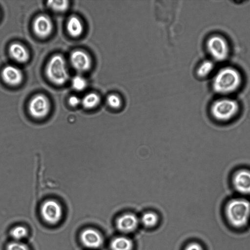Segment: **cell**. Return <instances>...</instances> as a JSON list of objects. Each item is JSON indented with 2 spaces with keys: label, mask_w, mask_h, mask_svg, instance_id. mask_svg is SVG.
Listing matches in <instances>:
<instances>
[{
  "label": "cell",
  "mask_w": 250,
  "mask_h": 250,
  "mask_svg": "<svg viewBox=\"0 0 250 250\" xmlns=\"http://www.w3.org/2000/svg\"><path fill=\"white\" fill-rule=\"evenodd\" d=\"M243 77L240 72L232 66H225L214 74L211 88L216 94L226 96L237 91L241 87Z\"/></svg>",
  "instance_id": "cell-1"
},
{
  "label": "cell",
  "mask_w": 250,
  "mask_h": 250,
  "mask_svg": "<svg viewBox=\"0 0 250 250\" xmlns=\"http://www.w3.org/2000/svg\"><path fill=\"white\" fill-rule=\"evenodd\" d=\"M226 213L230 224L236 228L242 227L250 216V203L242 198L232 199L226 206Z\"/></svg>",
  "instance_id": "cell-2"
},
{
  "label": "cell",
  "mask_w": 250,
  "mask_h": 250,
  "mask_svg": "<svg viewBox=\"0 0 250 250\" xmlns=\"http://www.w3.org/2000/svg\"><path fill=\"white\" fill-rule=\"evenodd\" d=\"M239 110L238 102L235 99L226 96L216 99L210 107L211 116L221 122L231 120L237 115Z\"/></svg>",
  "instance_id": "cell-3"
},
{
  "label": "cell",
  "mask_w": 250,
  "mask_h": 250,
  "mask_svg": "<svg viewBox=\"0 0 250 250\" xmlns=\"http://www.w3.org/2000/svg\"><path fill=\"white\" fill-rule=\"evenodd\" d=\"M205 46L211 60L215 62H223L227 60L230 52V47L228 40L222 35L214 34L207 39Z\"/></svg>",
  "instance_id": "cell-4"
},
{
  "label": "cell",
  "mask_w": 250,
  "mask_h": 250,
  "mask_svg": "<svg viewBox=\"0 0 250 250\" xmlns=\"http://www.w3.org/2000/svg\"><path fill=\"white\" fill-rule=\"evenodd\" d=\"M46 73L50 81L56 84H64L69 78V74L64 58L60 55L52 56L48 62Z\"/></svg>",
  "instance_id": "cell-5"
},
{
  "label": "cell",
  "mask_w": 250,
  "mask_h": 250,
  "mask_svg": "<svg viewBox=\"0 0 250 250\" xmlns=\"http://www.w3.org/2000/svg\"><path fill=\"white\" fill-rule=\"evenodd\" d=\"M41 214L46 223L51 225L56 224L62 218V207L57 201L52 199L47 200L42 205Z\"/></svg>",
  "instance_id": "cell-6"
},
{
  "label": "cell",
  "mask_w": 250,
  "mask_h": 250,
  "mask_svg": "<svg viewBox=\"0 0 250 250\" xmlns=\"http://www.w3.org/2000/svg\"><path fill=\"white\" fill-rule=\"evenodd\" d=\"M50 108L48 99L41 94L34 96L30 101L28 105L30 114L36 119H42L46 117L48 114Z\"/></svg>",
  "instance_id": "cell-7"
},
{
  "label": "cell",
  "mask_w": 250,
  "mask_h": 250,
  "mask_svg": "<svg viewBox=\"0 0 250 250\" xmlns=\"http://www.w3.org/2000/svg\"><path fill=\"white\" fill-rule=\"evenodd\" d=\"M234 189L243 194H250V170L241 169L236 171L232 178Z\"/></svg>",
  "instance_id": "cell-8"
},
{
  "label": "cell",
  "mask_w": 250,
  "mask_h": 250,
  "mask_svg": "<svg viewBox=\"0 0 250 250\" xmlns=\"http://www.w3.org/2000/svg\"><path fill=\"white\" fill-rule=\"evenodd\" d=\"M80 240L83 245L89 249H97L103 243V238L97 230L87 228L83 230L80 234Z\"/></svg>",
  "instance_id": "cell-9"
},
{
  "label": "cell",
  "mask_w": 250,
  "mask_h": 250,
  "mask_svg": "<svg viewBox=\"0 0 250 250\" xmlns=\"http://www.w3.org/2000/svg\"><path fill=\"white\" fill-rule=\"evenodd\" d=\"M70 60L72 66L79 72L87 71L91 65L90 57L82 50H77L72 52Z\"/></svg>",
  "instance_id": "cell-10"
},
{
  "label": "cell",
  "mask_w": 250,
  "mask_h": 250,
  "mask_svg": "<svg viewBox=\"0 0 250 250\" xmlns=\"http://www.w3.org/2000/svg\"><path fill=\"white\" fill-rule=\"evenodd\" d=\"M33 27L36 35L40 38H44L48 36L52 32L53 23L47 16L41 15L34 20Z\"/></svg>",
  "instance_id": "cell-11"
},
{
  "label": "cell",
  "mask_w": 250,
  "mask_h": 250,
  "mask_svg": "<svg viewBox=\"0 0 250 250\" xmlns=\"http://www.w3.org/2000/svg\"><path fill=\"white\" fill-rule=\"evenodd\" d=\"M1 77L5 83L10 85L15 86L21 83L23 79V74L18 67L8 65L2 68Z\"/></svg>",
  "instance_id": "cell-12"
},
{
  "label": "cell",
  "mask_w": 250,
  "mask_h": 250,
  "mask_svg": "<svg viewBox=\"0 0 250 250\" xmlns=\"http://www.w3.org/2000/svg\"><path fill=\"white\" fill-rule=\"evenodd\" d=\"M117 229L124 233L134 231L138 226V219L134 214L127 213L119 216L116 223Z\"/></svg>",
  "instance_id": "cell-13"
},
{
  "label": "cell",
  "mask_w": 250,
  "mask_h": 250,
  "mask_svg": "<svg viewBox=\"0 0 250 250\" xmlns=\"http://www.w3.org/2000/svg\"><path fill=\"white\" fill-rule=\"evenodd\" d=\"M10 57L16 61L24 63L26 62L29 57L28 50L22 44L19 43H13L8 48Z\"/></svg>",
  "instance_id": "cell-14"
},
{
  "label": "cell",
  "mask_w": 250,
  "mask_h": 250,
  "mask_svg": "<svg viewBox=\"0 0 250 250\" xmlns=\"http://www.w3.org/2000/svg\"><path fill=\"white\" fill-rule=\"evenodd\" d=\"M66 28L69 34L73 37L80 36L83 32V25L76 16L71 17L67 21Z\"/></svg>",
  "instance_id": "cell-15"
},
{
  "label": "cell",
  "mask_w": 250,
  "mask_h": 250,
  "mask_svg": "<svg viewBox=\"0 0 250 250\" xmlns=\"http://www.w3.org/2000/svg\"><path fill=\"white\" fill-rule=\"evenodd\" d=\"M215 62L211 59L202 61L196 70V75L200 78H205L209 76L214 71Z\"/></svg>",
  "instance_id": "cell-16"
},
{
  "label": "cell",
  "mask_w": 250,
  "mask_h": 250,
  "mask_svg": "<svg viewBox=\"0 0 250 250\" xmlns=\"http://www.w3.org/2000/svg\"><path fill=\"white\" fill-rule=\"evenodd\" d=\"M110 248L111 250H132L133 243L129 238L119 236L111 241Z\"/></svg>",
  "instance_id": "cell-17"
},
{
  "label": "cell",
  "mask_w": 250,
  "mask_h": 250,
  "mask_svg": "<svg viewBox=\"0 0 250 250\" xmlns=\"http://www.w3.org/2000/svg\"><path fill=\"white\" fill-rule=\"evenodd\" d=\"M101 98L96 93L86 94L81 100V104L86 109H92L97 106L100 103Z\"/></svg>",
  "instance_id": "cell-18"
},
{
  "label": "cell",
  "mask_w": 250,
  "mask_h": 250,
  "mask_svg": "<svg viewBox=\"0 0 250 250\" xmlns=\"http://www.w3.org/2000/svg\"><path fill=\"white\" fill-rule=\"evenodd\" d=\"M107 105L113 109H118L123 104L121 97L117 93H112L107 95L106 98Z\"/></svg>",
  "instance_id": "cell-19"
},
{
  "label": "cell",
  "mask_w": 250,
  "mask_h": 250,
  "mask_svg": "<svg viewBox=\"0 0 250 250\" xmlns=\"http://www.w3.org/2000/svg\"><path fill=\"white\" fill-rule=\"evenodd\" d=\"M10 234L15 241H20L27 236L28 230L24 226H17L10 230Z\"/></svg>",
  "instance_id": "cell-20"
},
{
  "label": "cell",
  "mask_w": 250,
  "mask_h": 250,
  "mask_svg": "<svg viewBox=\"0 0 250 250\" xmlns=\"http://www.w3.org/2000/svg\"><path fill=\"white\" fill-rule=\"evenodd\" d=\"M47 5L54 11L62 12L67 9L69 2L67 0H48Z\"/></svg>",
  "instance_id": "cell-21"
},
{
  "label": "cell",
  "mask_w": 250,
  "mask_h": 250,
  "mask_svg": "<svg viewBox=\"0 0 250 250\" xmlns=\"http://www.w3.org/2000/svg\"><path fill=\"white\" fill-rule=\"evenodd\" d=\"M158 217L157 215L153 212L145 213L141 218L142 223L147 227H152L157 223Z\"/></svg>",
  "instance_id": "cell-22"
},
{
  "label": "cell",
  "mask_w": 250,
  "mask_h": 250,
  "mask_svg": "<svg viewBox=\"0 0 250 250\" xmlns=\"http://www.w3.org/2000/svg\"><path fill=\"white\" fill-rule=\"evenodd\" d=\"M71 84L74 89L77 91H81L86 87L87 83L83 77L77 75L72 79Z\"/></svg>",
  "instance_id": "cell-23"
},
{
  "label": "cell",
  "mask_w": 250,
  "mask_h": 250,
  "mask_svg": "<svg viewBox=\"0 0 250 250\" xmlns=\"http://www.w3.org/2000/svg\"><path fill=\"white\" fill-rule=\"evenodd\" d=\"M6 250H30V249L26 244L20 241H14L7 245Z\"/></svg>",
  "instance_id": "cell-24"
},
{
  "label": "cell",
  "mask_w": 250,
  "mask_h": 250,
  "mask_svg": "<svg viewBox=\"0 0 250 250\" xmlns=\"http://www.w3.org/2000/svg\"><path fill=\"white\" fill-rule=\"evenodd\" d=\"M68 103L72 107H75L81 103V100L76 96H72L68 99Z\"/></svg>",
  "instance_id": "cell-25"
},
{
  "label": "cell",
  "mask_w": 250,
  "mask_h": 250,
  "mask_svg": "<svg viewBox=\"0 0 250 250\" xmlns=\"http://www.w3.org/2000/svg\"><path fill=\"white\" fill-rule=\"evenodd\" d=\"M185 250H203L201 246L196 243L188 244Z\"/></svg>",
  "instance_id": "cell-26"
}]
</instances>
